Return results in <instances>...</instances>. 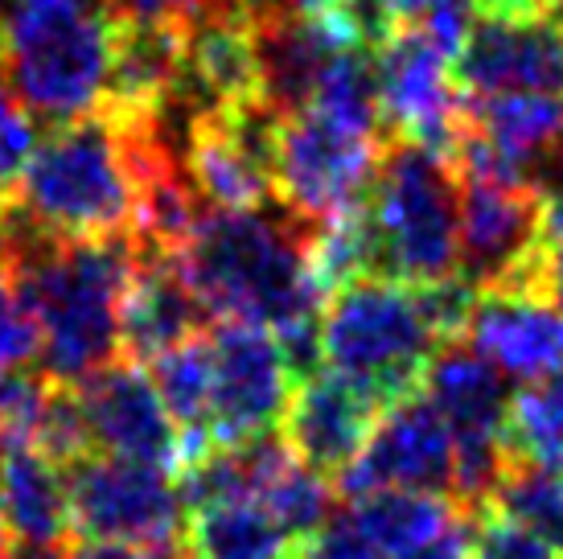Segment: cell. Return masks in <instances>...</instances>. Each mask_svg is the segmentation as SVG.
I'll list each match as a JSON object with an SVG mask.
<instances>
[{
    "instance_id": "ac0fdd59",
    "label": "cell",
    "mask_w": 563,
    "mask_h": 559,
    "mask_svg": "<svg viewBox=\"0 0 563 559\" xmlns=\"http://www.w3.org/2000/svg\"><path fill=\"white\" fill-rule=\"evenodd\" d=\"M115 21V17H111ZM186 66V25L115 21L111 25V70L99 108L128 120L169 116Z\"/></svg>"
},
{
    "instance_id": "b9f144b4",
    "label": "cell",
    "mask_w": 563,
    "mask_h": 559,
    "mask_svg": "<svg viewBox=\"0 0 563 559\" xmlns=\"http://www.w3.org/2000/svg\"><path fill=\"white\" fill-rule=\"evenodd\" d=\"M181 559H189V551H186V556H181Z\"/></svg>"
},
{
    "instance_id": "603a6c76",
    "label": "cell",
    "mask_w": 563,
    "mask_h": 559,
    "mask_svg": "<svg viewBox=\"0 0 563 559\" xmlns=\"http://www.w3.org/2000/svg\"><path fill=\"white\" fill-rule=\"evenodd\" d=\"M148 379L177 424L181 469H186L189 461L214 449V436H210V338L198 333V338L157 354L148 362Z\"/></svg>"
},
{
    "instance_id": "ba28073f",
    "label": "cell",
    "mask_w": 563,
    "mask_h": 559,
    "mask_svg": "<svg viewBox=\"0 0 563 559\" xmlns=\"http://www.w3.org/2000/svg\"><path fill=\"white\" fill-rule=\"evenodd\" d=\"M375 75L383 136L420 144L453 161L470 128V108L449 75V58L416 25H399L375 50Z\"/></svg>"
},
{
    "instance_id": "44dd1931",
    "label": "cell",
    "mask_w": 563,
    "mask_h": 559,
    "mask_svg": "<svg viewBox=\"0 0 563 559\" xmlns=\"http://www.w3.org/2000/svg\"><path fill=\"white\" fill-rule=\"evenodd\" d=\"M470 128L482 140H489L527 186L534 189L539 169L563 156V95H494V99H465Z\"/></svg>"
},
{
    "instance_id": "484cf974",
    "label": "cell",
    "mask_w": 563,
    "mask_h": 559,
    "mask_svg": "<svg viewBox=\"0 0 563 559\" xmlns=\"http://www.w3.org/2000/svg\"><path fill=\"white\" fill-rule=\"evenodd\" d=\"M255 502H264L288 535L309 539L317 527H325L329 518H333V506H338V485L329 482L325 473L309 469L297 452H292V457H288V461H284V465L276 469L264 485H260Z\"/></svg>"
},
{
    "instance_id": "d590c367",
    "label": "cell",
    "mask_w": 563,
    "mask_h": 559,
    "mask_svg": "<svg viewBox=\"0 0 563 559\" xmlns=\"http://www.w3.org/2000/svg\"><path fill=\"white\" fill-rule=\"evenodd\" d=\"M543 296L563 309V243L548 248V260H543Z\"/></svg>"
},
{
    "instance_id": "9c48e42d",
    "label": "cell",
    "mask_w": 563,
    "mask_h": 559,
    "mask_svg": "<svg viewBox=\"0 0 563 559\" xmlns=\"http://www.w3.org/2000/svg\"><path fill=\"white\" fill-rule=\"evenodd\" d=\"M70 530L82 539H124V544H177L181 539V497L165 469L91 452L66 465Z\"/></svg>"
},
{
    "instance_id": "f1b7e54d",
    "label": "cell",
    "mask_w": 563,
    "mask_h": 559,
    "mask_svg": "<svg viewBox=\"0 0 563 559\" xmlns=\"http://www.w3.org/2000/svg\"><path fill=\"white\" fill-rule=\"evenodd\" d=\"M473 518V559H560V547L539 530L515 523L510 514L482 506Z\"/></svg>"
},
{
    "instance_id": "f546056e",
    "label": "cell",
    "mask_w": 563,
    "mask_h": 559,
    "mask_svg": "<svg viewBox=\"0 0 563 559\" xmlns=\"http://www.w3.org/2000/svg\"><path fill=\"white\" fill-rule=\"evenodd\" d=\"M37 358H42V333L16 296L13 272L4 260V239H0V371H25Z\"/></svg>"
},
{
    "instance_id": "60d3db41",
    "label": "cell",
    "mask_w": 563,
    "mask_h": 559,
    "mask_svg": "<svg viewBox=\"0 0 563 559\" xmlns=\"http://www.w3.org/2000/svg\"><path fill=\"white\" fill-rule=\"evenodd\" d=\"M560 25H563V4H560Z\"/></svg>"
},
{
    "instance_id": "277c9868",
    "label": "cell",
    "mask_w": 563,
    "mask_h": 559,
    "mask_svg": "<svg viewBox=\"0 0 563 559\" xmlns=\"http://www.w3.org/2000/svg\"><path fill=\"white\" fill-rule=\"evenodd\" d=\"M375 276L407 288L456 276L461 264V177L453 161L387 140L362 194Z\"/></svg>"
},
{
    "instance_id": "4fadbf2b",
    "label": "cell",
    "mask_w": 563,
    "mask_h": 559,
    "mask_svg": "<svg viewBox=\"0 0 563 559\" xmlns=\"http://www.w3.org/2000/svg\"><path fill=\"white\" fill-rule=\"evenodd\" d=\"M75 391H79L91 445L99 452L141 461V465L165 469V473L181 469L177 424L161 404L148 366L120 354L111 358L108 366L87 374L82 383H75Z\"/></svg>"
},
{
    "instance_id": "d6a6232c",
    "label": "cell",
    "mask_w": 563,
    "mask_h": 559,
    "mask_svg": "<svg viewBox=\"0 0 563 559\" xmlns=\"http://www.w3.org/2000/svg\"><path fill=\"white\" fill-rule=\"evenodd\" d=\"M186 556V544H161V547H144V544H124V539H79L70 559H181Z\"/></svg>"
},
{
    "instance_id": "8992f818",
    "label": "cell",
    "mask_w": 563,
    "mask_h": 559,
    "mask_svg": "<svg viewBox=\"0 0 563 559\" xmlns=\"http://www.w3.org/2000/svg\"><path fill=\"white\" fill-rule=\"evenodd\" d=\"M437 350L440 338L407 284L362 276L321 305V362L366 387L383 407L423 387Z\"/></svg>"
},
{
    "instance_id": "3957f363",
    "label": "cell",
    "mask_w": 563,
    "mask_h": 559,
    "mask_svg": "<svg viewBox=\"0 0 563 559\" xmlns=\"http://www.w3.org/2000/svg\"><path fill=\"white\" fill-rule=\"evenodd\" d=\"M9 206H16L37 231L63 239L132 234L136 161L128 120L95 108L79 120L54 124L37 140Z\"/></svg>"
},
{
    "instance_id": "f35d334b",
    "label": "cell",
    "mask_w": 563,
    "mask_h": 559,
    "mask_svg": "<svg viewBox=\"0 0 563 559\" xmlns=\"http://www.w3.org/2000/svg\"><path fill=\"white\" fill-rule=\"evenodd\" d=\"M395 17H399V25H411V17L420 9V0H391Z\"/></svg>"
},
{
    "instance_id": "cb8c5ba5",
    "label": "cell",
    "mask_w": 563,
    "mask_h": 559,
    "mask_svg": "<svg viewBox=\"0 0 563 559\" xmlns=\"http://www.w3.org/2000/svg\"><path fill=\"white\" fill-rule=\"evenodd\" d=\"M461 514L465 511L449 494H428V490H375L350 502L354 527L378 547L383 559L407 556Z\"/></svg>"
},
{
    "instance_id": "5b68a950",
    "label": "cell",
    "mask_w": 563,
    "mask_h": 559,
    "mask_svg": "<svg viewBox=\"0 0 563 559\" xmlns=\"http://www.w3.org/2000/svg\"><path fill=\"white\" fill-rule=\"evenodd\" d=\"M111 13L95 0H21L0 58L21 103L49 124L99 108L111 70Z\"/></svg>"
},
{
    "instance_id": "52a82bcc",
    "label": "cell",
    "mask_w": 563,
    "mask_h": 559,
    "mask_svg": "<svg viewBox=\"0 0 563 559\" xmlns=\"http://www.w3.org/2000/svg\"><path fill=\"white\" fill-rule=\"evenodd\" d=\"M383 144H387L383 136L358 132L321 108L284 116L276 124V156H272L276 206L305 227L338 218L366 194Z\"/></svg>"
},
{
    "instance_id": "30bf717a",
    "label": "cell",
    "mask_w": 563,
    "mask_h": 559,
    "mask_svg": "<svg viewBox=\"0 0 563 559\" xmlns=\"http://www.w3.org/2000/svg\"><path fill=\"white\" fill-rule=\"evenodd\" d=\"M210 338V436L214 449L276 432L297 379L276 333L247 321H219Z\"/></svg>"
},
{
    "instance_id": "7c38bea8",
    "label": "cell",
    "mask_w": 563,
    "mask_h": 559,
    "mask_svg": "<svg viewBox=\"0 0 563 559\" xmlns=\"http://www.w3.org/2000/svg\"><path fill=\"white\" fill-rule=\"evenodd\" d=\"M375 490H453V436L423 391L378 412L366 445L338 478V494L345 502Z\"/></svg>"
},
{
    "instance_id": "836d02e7",
    "label": "cell",
    "mask_w": 563,
    "mask_h": 559,
    "mask_svg": "<svg viewBox=\"0 0 563 559\" xmlns=\"http://www.w3.org/2000/svg\"><path fill=\"white\" fill-rule=\"evenodd\" d=\"M395 559H473V518L461 514L440 535H432L428 544L411 547L407 556H395Z\"/></svg>"
},
{
    "instance_id": "8d00e7d4",
    "label": "cell",
    "mask_w": 563,
    "mask_h": 559,
    "mask_svg": "<svg viewBox=\"0 0 563 559\" xmlns=\"http://www.w3.org/2000/svg\"><path fill=\"white\" fill-rule=\"evenodd\" d=\"M4 559H66L58 544H9Z\"/></svg>"
},
{
    "instance_id": "8fae6325",
    "label": "cell",
    "mask_w": 563,
    "mask_h": 559,
    "mask_svg": "<svg viewBox=\"0 0 563 559\" xmlns=\"http://www.w3.org/2000/svg\"><path fill=\"white\" fill-rule=\"evenodd\" d=\"M539 194L515 182L461 177V264L473 288H518L543 296Z\"/></svg>"
},
{
    "instance_id": "2e32d148",
    "label": "cell",
    "mask_w": 563,
    "mask_h": 559,
    "mask_svg": "<svg viewBox=\"0 0 563 559\" xmlns=\"http://www.w3.org/2000/svg\"><path fill=\"white\" fill-rule=\"evenodd\" d=\"M465 338L501 379H543L563 371V309L539 293L482 288Z\"/></svg>"
},
{
    "instance_id": "4316f807",
    "label": "cell",
    "mask_w": 563,
    "mask_h": 559,
    "mask_svg": "<svg viewBox=\"0 0 563 559\" xmlns=\"http://www.w3.org/2000/svg\"><path fill=\"white\" fill-rule=\"evenodd\" d=\"M489 506L510 514L522 527L539 530L548 544L563 547V473L510 461L489 494Z\"/></svg>"
},
{
    "instance_id": "e0dca14e",
    "label": "cell",
    "mask_w": 563,
    "mask_h": 559,
    "mask_svg": "<svg viewBox=\"0 0 563 559\" xmlns=\"http://www.w3.org/2000/svg\"><path fill=\"white\" fill-rule=\"evenodd\" d=\"M210 313L189 288L173 255L144 251L120 300V354L148 366L157 354L206 333Z\"/></svg>"
},
{
    "instance_id": "83f0119b",
    "label": "cell",
    "mask_w": 563,
    "mask_h": 559,
    "mask_svg": "<svg viewBox=\"0 0 563 559\" xmlns=\"http://www.w3.org/2000/svg\"><path fill=\"white\" fill-rule=\"evenodd\" d=\"M37 120L33 111L21 103V95L13 91V83L0 66V206L13 202L16 182L30 165L33 149H37Z\"/></svg>"
},
{
    "instance_id": "d4e9b609",
    "label": "cell",
    "mask_w": 563,
    "mask_h": 559,
    "mask_svg": "<svg viewBox=\"0 0 563 559\" xmlns=\"http://www.w3.org/2000/svg\"><path fill=\"white\" fill-rule=\"evenodd\" d=\"M510 461L563 473V371L531 379L506 404L501 428Z\"/></svg>"
},
{
    "instance_id": "ffe728a7",
    "label": "cell",
    "mask_w": 563,
    "mask_h": 559,
    "mask_svg": "<svg viewBox=\"0 0 563 559\" xmlns=\"http://www.w3.org/2000/svg\"><path fill=\"white\" fill-rule=\"evenodd\" d=\"M0 527L13 544H63L70 530L66 469L25 440L0 445Z\"/></svg>"
},
{
    "instance_id": "7402d4cb",
    "label": "cell",
    "mask_w": 563,
    "mask_h": 559,
    "mask_svg": "<svg viewBox=\"0 0 563 559\" xmlns=\"http://www.w3.org/2000/svg\"><path fill=\"white\" fill-rule=\"evenodd\" d=\"M189 559H297L300 539L255 497H227L189 514L181 530Z\"/></svg>"
},
{
    "instance_id": "ab89813d",
    "label": "cell",
    "mask_w": 563,
    "mask_h": 559,
    "mask_svg": "<svg viewBox=\"0 0 563 559\" xmlns=\"http://www.w3.org/2000/svg\"><path fill=\"white\" fill-rule=\"evenodd\" d=\"M9 544H13V539H9V535H4V527H0V559H4V551H9Z\"/></svg>"
},
{
    "instance_id": "1f68e13d",
    "label": "cell",
    "mask_w": 563,
    "mask_h": 559,
    "mask_svg": "<svg viewBox=\"0 0 563 559\" xmlns=\"http://www.w3.org/2000/svg\"><path fill=\"white\" fill-rule=\"evenodd\" d=\"M297 559H383L378 547L354 527L350 514H333L325 527H317L309 539H300Z\"/></svg>"
},
{
    "instance_id": "4dcf8cb0",
    "label": "cell",
    "mask_w": 563,
    "mask_h": 559,
    "mask_svg": "<svg viewBox=\"0 0 563 559\" xmlns=\"http://www.w3.org/2000/svg\"><path fill=\"white\" fill-rule=\"evenodd\" d=\"M473 17H477V0H420L411 25L453 63V54L461 50V42L470 37Z\"/></svg>"
},
{
    "instance_id": "d6986e66",
    "label": "cell",
    "mask_w": 563,
    "mask_h": 559,
    "mask_svg": "<svg viewBox=\"0 0 563 559\" xmlns=\"http://www.w3.org/2000/svg\"><path fill=\"white\" fill-rule=\"evenodd\" d=\"M342 46H354L333 17H267L255 21L260 50V103L276 120L297 116L313 103L317 83L329 58Z\"/></svg>"
},
{
    "instance_id": "7a4b0ae2",
    "label": "cell",
    "mask_w": 563,
    "mask_h": 559,
    "mask_svg": "<svg viewBox=\"0 0 563 559\" xmlns=\"http://www.w3.org/2000/svg\"><path fill=\"white\" fill-rule=\"evenodd\" d=\"M309 231L288 210H206L177 267L210 317L276 333L325 305L309 276Z\"/></svg>"
},
{
    "instance_id": "5bb4252c",
    "label": "cell",
    "mask_w": 563,
    "mask_h": 559,
    "mask_svg": "<svg viewBox=\"0 0 563 559\" xmlns=\"http://www.w3.org/2000/svg\"><path fill=\"white\" fill-rule=\"evenodd\" d=\"M465 99L494 95H563V25L555 17H482L449 63Z\"/></svg>"
},
{
    "instance_id": "74e56055",
    "label": "cell",
    "mask_w": 563,
    "mask_h": 559,
    "mask_svg": "<svg viewBox=\"0 0 563 559\" xmlns=\"http://www.w3.org/2000/svg\"><path fill=\"white\" fill-rule=\"evenodd\" d=\"M21 0H0V58H4V42H9V30H13V17Z\"/></svg>"
},
{
    "instance_id": "e575fe53",
    "label": "cell",
    "mask_w": 563,
    "mask_h": 559,
    "mask_svg": "<svg viewBox=\"0 0 563 559\" xmlns=\"http://www.w3.org/2000/svg\"><path fill=\"white\" fill-rule=\"evenodd\" d=\"M563 0H477L485 17H515V21H531V17H555Z\"/></svg>"
},
{
    "instance_id": "6da1fadb",
    "label": "cell",
    "mask_w": 563,
    "mask_h": 559,
    "mask_svg": "<svg viewBox=\"0 0 563 559\" xmlns=\"http://www.w3.org/2000/svg\"><path fill=\"white\" fill-rule=\"evenodd\" d=\"M0 239L16 296L42 333V371L58 383L120 358V300L141 243L132 234L63 239L37 231L16 206H0Z\"/></svg>"
},
{
    "instance_id": "9a60e30c",
    "label": "cell",
    "mask_w": 563,
    "mask_h": 559,
    "mask_svg": "<svg viewBox=\"0 0 563 559\" xmlns=\"http://www.w3.org/2000/svg\"><path fill=\"white\" fill-rule=\"evenodd\" d=\"M378 412H383V404L354 379H345L338 371H317L292 387L280 428L288 449L333 482L358 457Z\"/></svg>"
}]
</instances>
